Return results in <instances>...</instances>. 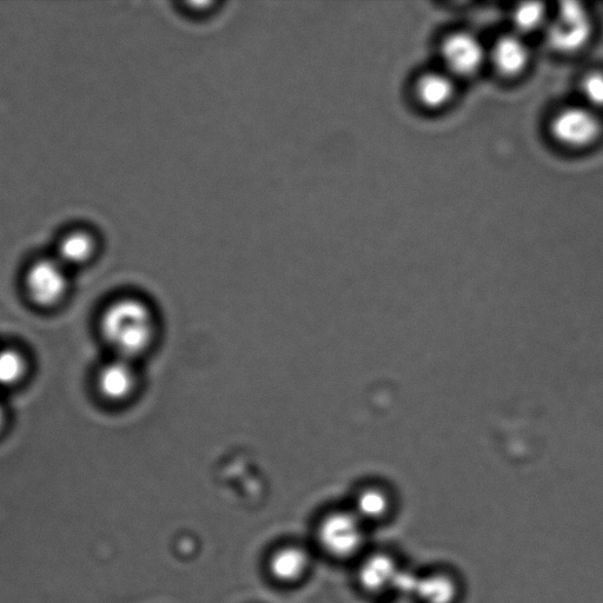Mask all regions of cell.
<instances>
[{
    "label": "cell",
    "instance_id": "obj_7",
    "mask_svg": "<svg viewBox=\"0 0 603 603\" xmlns=\"http://www.w3.org/2000/svg\"><path fill=\"white\" fill-rule=\"evenodd\" d=\"M442 57L450 70L456 75L475 74L485 58L482 45L468 33H455L442 45Z\"/></svg>",
    "mask_w": 603,
    "mask_h": 603
},
{
    "label": "cell",
    "instance_id": "obj_2",
    "mask_svg": "<svg viewBox=\"0 0 603 603\" xmlns=\"http://www.w3.org/2000/svg\"><path fill=\"white\" fill-rule=\"evenodd\" d=\"M68 268L53 255L33 261L24 275V289L33 306L56 308L69 293Z\"/></svg>",
    "mask_w": 603,
    "mask_h": 603
},
{
    "label": "cell",
    "instance_id": "obj_5",
    "mask_svg": "<svg viewBox=\"0 0 603 603\" xmlns=\"http://www.w3.org/2000/svg\"><path fill=\"white\" fill-rule=\"evenodd\" d=\"M101 238L86 224L70 225L58 237L55 256L66 268H81L95 260Z\"/></svg>",
    "mask_w": 603,
    "mask_h": 603
},
{
    "label": "cell",
    "instance_id": "obj_8",
    "mask_svg": "<svg viewBox=\"0 0 603 603\" xmlns=\"http://www.w3.org/2000/svg\"><path fill=\"white\" fill-rule=\"evenodd\" d=\"M136 387L137 375L131 361L117 357L98 371L97 388L105 400L116 403L127 401L135 393Z\"/></svg>",
    "mask_w": 603,
    "mask_h": 603
},
{
    "label": "cell",
    "instance_id": "obj_3",
    "mask_svg": "<svg viewBox=\"0 0 603 603\" xmlns=\"http://www.w3.org/2000/svg\"><path fill=\"white\" fill-rule=\"evenodd\" d=\"M318 539L322 547L335 558H350L359 552L363 545V521L355 513L330 514L318 529Z\"/></svg>",
    "mask_w": 603,
    "mask_h": 603
},
{
    "label": "cell",
    "instance_id": "obj_11",
    "mask_svg": "<svg viewBox=\"0 0 603 603\" xmlns=\"http://www.w3.org/2000/svg\"><path fill=\"white\" fill-rule=\"evenodd\" d=\"M493 61L502 75H518L528 62L527 46L518 37H502L494 46Z\"/></svg>",
    "mask_w": 603,
    "mask_h": 603
},
{
    "label": "cell",
    "instance_id": "obj_10",
    "mask_svg": "<svg viewBox=\"0 0 603 603\" xmlns=\"http://www.w3.org/2000/svg\"><path fill=\"white\" fill-rule=\"evenodd\" d=\"M461 586L453 574L434 571L420 574L414 595L416 603H457Z\"/></svg>",
    "mask_w": 603,
    "mask_h": 603
},
{
    "label": "cell",
    "instance_id": "obj_15",
    "mask_svg": "<svg viewBox=\"0 0 603 603\" xmlns=\"http://www.w3.org/2000/svg\"><path fill=\"white\" fill-rule=\"evenodd\" d=\"M28 370V360L21 351L11 348L0 350V387L18 386L25 379Z\"/></svg>",
    "mask_w": 603,
    "mask_h": 603
},
{
    "label": "cell",
    "instance_id": "obj_13",
    "mask_svg": "<svg viewBox=\"0 0 603 603\" xmlns=\"http://www.w3.org/2000/svg\"><path fill=\"white\" fill-rule=\"evenodd\" d=\"M416 92L423 105L436 109L450 101L454 89L448 77L440 74H428L417 83Z\"/></svg>",
    "mask_w": 603,
    "mask_h": 603
},
{
    "label": "cell",
    "instance_id": "obj_6",
    "mask_svg": "<svg viewBox=\"0 0 603 603\" xmlns=\"http://www.w3.org/2000/svg\"><path fill=\"white\" fill-rule=\"evenodd\" d=\"M552 134L568 147H586L598 138V119L586 109L568 108L559 112L552 122Z\"/></svg>",
    "mask_w": 603,
    "mask_h": 603
},
{
    "label": "cell",
    "instance_id": "obj_1",
    "mask_svg": "<svg viewBox=\"0 0 603 603\" xmlns=\"http://www.w3.org/2000/svg\"><path fill=\"white\" fill-rule=\"evenodd\" d=\"M103 339L119 359L134 361L152 347L157 327L147 303L135 297H122L109 304L99 320Z\"/></svg>",
    "mask_w": 603,
    "mask_h": 603
},
{
    "label": "cell",
    "instance_id": "obj_14",
    "mask_svg": "<svg viewBox=\"0 0 603 603\" xmlns=\"http://www.w3.org/2000/svg\"><path fill=\"white\" fill-rule=\"evenodd\" d=\"M355 506V514L362 521L377 522L387 518L392 509V501L381 489L369 488L357 496Z\"/></svg>",
    "mask_w": 603,
    "mask_h": 603
},
{
    "label": "cell",
    "instance_id": "obj_19",
    "mask_svg": "<svg viewBox=\"0 0 603 603\" xmlns=\"http://www.w3.org/2000/svg\"><path fill=\"white\" fill-rule=\"evenodd\" d=\"M5 422H6L5 410L2 406V404H0V432H2V430L5 426Z\"/></svg>",
    "mask_w": 603,
    "mask_h": 603
},
{
    "label": "cell",
    "instance_id": "obj_18",
    "mask_svg": "<svg viewBox=\"0 0 603 603\" xmlns=\"http://www.w3.org/2000/svg\"><path fill=\"white\" fill-rule=\"evenodd\" d=\"M583 95L596 106H603V75L599 72L588 75L582 83Z\"/></svg>",
    "mask_w": 603,
    "mask_h": 603
},
{
    "label": "cell",
    "instance_id": "obj_20",
    "mask_svg": "<svg viewBox=\"0 0 603 603\" xmlns=\"http://www.w3.org/2000/svg\"><path fill=\"white\" fill-rule=\"evenodd\" d=\"M390 603H416V602L413 600L396 598L393 602H390Z\"/></svg>",
    "mask_w": 603,
    "mask_h": 603
},
{
    "label": "cell",
    "instance_id": "obj_12",
    "mask_svg": "<svg viewBox=\"0 0 603 603\" xmlns=\"http://www.w3.org/2000/svg\"><path fill=\"white\" fill-rule=\"evenodd\" d=\"M309 556L301 548L287 547L274 554L270 560V572L282 582L300 580L306 574Z\"/></svg>",
    "mask_w": 603,
    "mask_h": 603
},
{
    "label": "cell",
    "instance_id": "obj_9",
    "mask_svg": "<svg viewBox=\"0 0 603 603\" xmlns=\"http://www.w3.org/2000/svg\"><path fill=\"white\" fill-rule=\"evenodd\" d=\"M402 566L393 555L388 553H375L363 561L359 580L361 586L370 593L393 592L397 575Z\"/></svg>",
    "mask_w": 603,
    "mask_h": 603
},
{
    "label": "cell",
    "instance_id": "obj_17",
    "mask_svg": "<svg viewBox=\"0 0 603 603\" xmlns=\"http://www.w3.org/2000/svg\"><path fill=\"white\" fill-rule=\"evenodd\" d=\"M221 5L222 3L220 2H207V0H202V2H195L194 0V2L175 3L176 9L181 11L182 15L192 19L208 18L214 15Z\"/></svg>",
    "mask_w": 603,
    "mask_h": 603
},
{
    "label": "cell",
    "instance_id": "obj_16",
    "mask_svg": "<svg viewBox=\"0 0 603 603\" xmlns=\"http://www.w3.org/2000/svg\"><path fill=\"white\" fill-rule=\"evenodd\" d=\"M543 18H545V9L540 3H525L516 8L513 15V21L522 31H532L539 28Z\"/></svg>",
    "mask_w": 603,
    "mask_h": 603
},
{
    "label": "cell",
    "instance_id": "obj_4",
    "mask_svg": "<svg viewBox=\"0 0 603 603\" xmlns=\"http://www.w3.org/2000/svg\"><path fill=\"white\" fill-rule=\"evenodd\" d=\"M591 21L580 3L561 4L559 17L548 31V41L552 48L562 53L578 51L591 37Z\"/></svg>",
    "mask_w": 603,
    "mask_h": 603
}]
</instances>
